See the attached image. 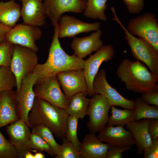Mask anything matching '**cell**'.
Returning <instances> with one entry per match:
<instances>
[{
  "mask_svg": "<svg viewBox=\"0 0 158 158\" xmlns=\"http://www.w3.org/2000/svg\"><path fill=\"white\" fill-rule=\"evenodd\" d=\"M52 42L47 59L43 64L38 63L33 71L37 75L36 82H40L66 71L83 69L85 60L74 55H70L62 48L58 35V24L54 26Z\"/></svg>",
  "mask_w": 158,
  "mask_h": 158,
  "instance_id": "obj_1",
  "label": "cell"
},
{
  "mask_svg": "<svg viewBox=\"0 0 158 158\" xmlns=\"http://www.w3.org/2000/svg\"><path fill=\"white\" fill-rule=\"evenodd\" d=\"M116 74L126 88L135 93L158 92V75L150 71L140 61L124 59L117 69Z\"/></svg>",
  "mask_w": 158,
  "mask_h": 158,
  "instance_id": "obj_2",
  "label": "cell"
},
{
  "mask_svg": "<svg viewBox=\"0 0 158 158\" xmlns=\"http://www.w3.org/2000/svg\"><path fill=\"white\" fill-rule=\"evenodd\" d=\"M69 115L65 109L35 97L28 115L29 127L44 124L56 137L62 139L66 137Z\"/></svg>",
  "mask_w": 158,
  "mask_h": 158,
  "instance_id": "obj_3",
  "label": "cell"
},
{
  "mask_svg": "<svg viewBox=\"0 0 158 158\" xmlns=\"http://www.w3.org/2000/svg\"><path fill=\"white\" fill-rule=\"evenodd\" d=\"M111 10L114 15L111 19L116 22L125 31V37L134 58L142 61L147 66L151 73L158 75V51L142 38H137L131 34L118 19L115 8L112 7Z\"/></svg>",
  "mask_w": 158,
  "mask_h": 158,
  "instance_id": "obj_4",
  "label": "cell"
},
{
  "mask_svg": "<svg viewBox=\"0 0 158 158\" xmlns=\"http://www.w3.org/2000/svg\"><path fill=\"white\" fill-rule=\"evenodd\" d=\"M38 61L36 51L28 47L14 44L10 68L16 78L17 92L20 91L23 78L33 72Z\"/></svg>",
  "mask_w": 158,
  "mask_h": 158,
  "instance_id": "obj_5",
  "label": "cell"
},
{
  "mask_svg": "<svg viewBox=\"0 0 158 158\" xmlns=\"http://www.w3.org/2000/svg\"><path fill=\"white\" fill-rule=\"evenodd\" d=\"M158 20L154 13H144L129 20L127 30L132 35L146 41L158 51Z\"/></svg>",
  "mask_w": 158,
  "mask_h": 158,
  "instance_id": "obj_6",
  "label": "cell"
},
{
  "mask_svg": "<svg viewBox=\"0 0 158 158\" xmlns=\"http://www.w3.org/2000/svg\"><path fill=\"white\" fill-rule=\"evenodd\" d=\"M35 97L65 109L69 100L60 87L56 76L40 82H35L33 87Z\"/></svg>",
  "mask_w": 158,
  "mask_h": 158,
  "instance_id": "obj_7",
  "label": "cell"
},
{
  "mask_svg": "<svg viewBox=\"0 0 158 158\" xmlns=\"http://www.w3.org/2000/svg\"><path fill=\"white\" fill-rule=\"evenodd\" d=\"M92 97L88 107L87 115L89 120L87 126L90 133L95 134L103 129L108 123L111 107L102 95L96 94Z\"/></svg>",
  "mask_w": 158,
  "mask_h": 158,
  "instance_id": "obj_8",
  "label": "cell"
},
{
  "mask_svg": "<svg viewBox=\"0 0 158 158\" xmlns=\"http://www.w3.org/2000/svg\"><path fill=\"white\" fill-rule=\"evenodd\" d=\"M92 87L95 94L103 96L111 107L118 106L124 109L135 110L134 100L126 99L109 84L104 69H101L96 75L93 81Z\"/></svg>",
  "mask_w": 158,
  "mask_h": 158,
  "instance_id": "obj_9",
  "label": "cell"
},
{
  "mask_svg": "<svg viewBox=\"0 0 158 158\" xmlns=\"http://www.w3.org/2000/svg\"><path fill=\"white\" fill-rule=\"evenodd\" d=\"M115 54L113 46L111 44L103 45L93 55L85 60L83 70L87 83L88 94L93 96L95 94L92 87L93 80L98 73L99 68L103 62L110 61Z\"/></svg>",
  "mask_w": 158,
  "mask_h": 158,
  "instance_id": "obj_10",
  "label": "cell"
},
{
  "mask_svg": "<svg viewBox=\"0 0 158 158\" xmlns=\"http://www.w3.org/2000/svg\"><path fill=\"white\" fill-rule=\"evenodd\" d=\"M37 78V75L33 72L26 76L22 80L20 91H16L17 108L19 119L29 127L28 115L35 97L33 88Z\"/></svg>",
  "mask_w": 158,
  "mask_h": 158,
  "instance_id": "obj_11",
  "label": "cell"
},
{
  "mask_svg": "<svg viewBox=\"0 0 158 158\" xmlns=\"http://www.w3.org/2000/svg\"><path fill=\"white\" fill-rule=\"evenodd\" d=\"M56 76L69 100L78 93H83L86 96L87 95V87L83 69L63 71L57 74Z\"/></svg>",
  "mask_w": 158,
  "mask_h": 158,
  "instance_id": "obj_12",
  "label": "cell"
},
{
  "mask_svg": "<svg viewBox=\"0 0 158 158\" xmlns=\"http://www.w3.org/2000/svg\"><path fill=\"white\" fill-rule=\"evenodd\" d=\"M42 32L38 27L19 24L12 28L6 36V41L14 44L30 48L37 52L35 42L40 39Z\"/></svg>",
  "mask_w": 158,
  "mask_h": 158,
  "instance_id": "obj_13",
  "label": "cell"
},
{
  "mask_svg": "<svg viewBox=\"0 0 158 158\" xmlns=\"http://www.w3.org/2000/svg\"><path fill=\"white\" fill-rule=\"evenodd\" d=\"M46 16L54 26L58 24L62 15L66 12L76 13L83 11L85 4L82 0H43Z\"/></svg>",
  "mask_w": 158,
  "mask_h": 158,
  "instance_id": "obj_14",
  "label": "cell"
},
{
  "mask_svg": "<svg viewBox=\"0 0 158 158\" xmlns=\"http://www.w3.org/2000/svg\"><path fill=\"white\" fill-rule=\"evenodd\" d=\"M29 127L23 120L19 119L7 125L6 132L10 142L17 152L19 158H23L26 152L31 150L29 146L31 132Z\"/></svg>",
  "mask_w": 158,
  "mask_h": 158,
  "instance_id": "obj_15",
  "label": "cell"
},
{
  "mask_svg": "<svg viewBox=\"0 0 158 158\" xmlns=\"http://www.w3.org/2000/svg\"><path fill=\"white\" fill-rule=\"evenodd\" d=\"M101 26L99 22L85 23L73 17L62 16L58 23L59 38L72 37L80 33L96 31Z\"/></svg>",
  "mask_w": 158,
  "mask_h": 158,
  "instance_id": "obj_16",
  "label": "cell"
},
{
  "mask_svg": "<svg viewBox=\"0 0 158 158\" xmlns=\"http://www.w3.org/2000/svg\"><path fill=\"white\" fill-rule=\"evenodd\" d=\"M99 133V139L109 145L126 147L135 145L131 133L123 126L107 125Z\"/></svg>",
  "mask_w": 158,
  "mask_h": 158,
  "instance_id": "obj_17",
  "label": "cell"
},
{
  "mask_svg": "<svg viewBox=\"0 0 158 158\" xmlns=\"http://www.w3.org/2000/svg\"><path fill=\"white\" fill-rule=\"evenodd\" d=\"M43 0H22L21 16L23 24L41 27L46 22Z\"/></svg>",
  "mask_w": 158,
  "mask_h": 158,
  "instance_id": "obj_18",
  "label": "cell"
},
{
  "mask_svg": "<svg viewBox=\"0 0 158 158\" xmlns=\"http://www.w3.org/2000/svg\"><path fill=\"white\" fill-rule=\"evenodd\" d=\"M102 35V32L99 29L88 36L81 38L74 37L71 47L74 54L83 59L90 55L92 52L98 50L103 45L100 39Z\"/></svg>",
  "mask_w": 158,
  "mask_h": 158,
  "instance_id": "obj_19",
  "label": "cell"
},
{
  "mask_svg": "<svg viewBox=\"0 0 158 158\" xmlns=\"http://www.w3.org/2000/svg\"><path fill=\"white\" fill-rule=\"evenodd\" d=\"M19 119L16 91L12 90L0 92V129Z\"/></svg>",
  "mask_w": 158,
  "mask_h": 158,
  "instance_id": "obj_20",
  "label": "cell"
},
{
  "mask_svg": "<svg viewBox=\"0 0 158 158\" xmlns=\"http://www.w3.org/2000/svg\"><path fill=\"white\" fill-rule=\"evenodd\" d=\"M109 145L90 133L85 135L79 147L81 158H106Z\"/></svg>",
  "mask_w": 158,
  "mask_h": 158,
  "instance_id": "obj_21",
  "label": "cell"
},
{
  "mask_svg": "<svg viewBox=\"0 0 158 158\" xmlns=\"http://www.w3.org/2000/svg\"><path fill=\"white\" fill-rule=\"evenodd\" d=\"M149 118H143L130 122L126 125V128L133 135L135 142L137 150L139 155H142L144 149L149 146L152 140L148 131Z\"/></svg>",
  "mask_w": 158,
  "mask_h": 158,
  "instance_id": "obj_22",
  "label": "cell"
},
{
  "mask_svg": "<svg viewBox=\"0 0 158 158\" xmlns=\"http://www.w3.org/2000/svg\"><path fill=\"white\" fill-rule=\"evenodd\" d=\"M19 5L14 0L0 1V22L11 28L14 27L21 16Z\"/></svg>",
  "mask_w": 158,
  "mask_h": 158,
  "instance_id": "obj_23",
  "label": "cell"
},
{
  "mask_svg": "<svg viewBox=\"0 0 158 158\" xmlns=\"http://www.w3.org/2000/svg\"><path fill=\"white\" fill-rule=\"evenodd\" d=\"M83 93L80 92L73 95L69 100L67 108L65 109L69 115L83 119L87 115L90 99Z\"/></svg>",
  "mask_w": 158,
  "mask_h": 158,
  "instance_id": "obj_24",
  "label": "cell"
},
{
  "mask_svg": "<svg viewBox=\"0 0 158 158\" xmlns=\"http://www.w3.org/2000/svg\"><path fill=\"white\" fill-rule=\"evenodd\" d=\"M107 0H87L83 11L84 15L88 18L107 21V17L104 11L107 7Z\"/></svg>",
  "mask_w": 158,
  "mask_h": 158,
  "instance_id": "obj_25",
  "label": "cell"
},
{
  "mask_svg": "<svg viewBox=\"0 0 158 158\" xmlns=\"http://www.w3.org/2000/svg\"><path fill=\"white\" fill-rule=\"evenodd\" d=\"M111 115L109 117L107 125L123 126L135 121V110L125 109H120L112 106L111 107Z\"/></svg>",
  "mask_w": 158,
  "mask_h": 158,
  "instance_id": "obj_26",
  "label": "cell"
},
{
  "mask_svg": "<svg viewBox=\"0 0 158 158\" xmlns=\"http://www.w3.org/2000/svg\"><path fill=\"white\" fill-rule=\"evenodd\" d=\"M134 102L135 121L143 118L158 119V106L148 104L139 97H137L134 100Z\"/></svg>",
  "mask_w": 158,
  "mask_h": 158,
  "instance_id": "obj_27",
  "label": "cell"
},
{
  "mask_svg": "<svg viewBox=\"0 0 158 158\" xmlns=\"http://www.w3.org/2000/svg\"><path fill=\"white\" fill-rule=\"evenodd\" d=\"M31 128V132L38 135L47 142L52 148L56 156L60 151L61 145L56 141L49 128L44 124L36 125Z\"/></svg>",
  "mask_w": 158,
  "mask_h": 158,
  "instance_id": "obj_28",
  "label": "cell"
},
{
  "mask_svg": "<svg viewBox=\"0 0 158 158\" xmlns=\"http://www.w3.org/2000/svg\"><path fill=\"white\" fill-rule=\"evenodd\" d=\"M15 77L10 67H0V92L16 87Z\"/></svg>",
  "mask_w": 158,
  "mask_h": 158,
  "instance_id": "obj_29",
  "label": "cell"
},
{
  "mask_svg": "<svg viewBox=\"0 0 158 158\" xmlns=\"http://www.w3.org/2000/svg\"><path fill=\"white\" fill-rule=\"evenodd\" d=\"M29 146L32 152L44 151L49 155L55 157L56 155L52 148L38 135L31 133L29 140Z\"/></svg>",
  "mask_w": 158,
  "mask_h": 158,
  "instance_id": "obj_30",
  "label": "cell"
},
{
  "mask_svg": "<svg viewBox=\"0 0 158 158\" xmlns=\"http://www.w3.org/2000/svg\"><path fill=\"white\" fill-rule=\"evenodd\" d=\"M79 118L77 117L69 115L67 120V127L66 138L74 145L76 150L79 152L80 142L77 135V127Z\"/></svg>",
  "mask_w": 158,
  "mask_h": 158,
  "instance_id": "obj_31",
  "label": "cell"
},
{
  "mask_svg": "<svg viewBox=\"0 0 158 158\" xmlns=\"http://www.w3.org/2000/svg\"><path fill=\"white\" fill-rule=\"evenodd\" d=\"M56 158H81L80 153L73 144L66 138L62 139V144Z\"/></svg>",
  "mask_w": 158,
  "mask_h": 158,
  "instance_id": "obj_32",
  "label": "cell"
},
{
  "mask_svg": "<svg viewBox=\"0 0 158 158\" xmlns=\"http://www.w3.org/2000/svg\"><path fill=\"white\" fill-rule=\"evenodd\" d=\"M14 44L7 41L0 44V67H10Z\"/></svg>",
  "mask_w": 158,
  "mask_h": 158,
  "instance_id": "obj_33",
  "label": "cell"
},
{
  "mask_svg": "<svg viewBox=\"0 0 158 158\" xmlns=\"http://www.w3.org/2000/svg\"><path fill=\"white\" fill-rule=\"evenodd\" d=\"M0 158H19L16 150L0 131Z\"/></svg>",
  "mask_w": 158,
  "mask_h": 158,
  "instance_id": "obj_34",
  "label": "cell"
},
{
  "mask_svg": "<svg viewBox=\"0 0 158 158\" xmlns=\"http://www.w3.org/2000/svg\"><path fill=\"white\" fill-rule=\"evenodd\" d=\"M130 13L137 14L140 13L145 6L144 0H122Z\"/></svg>",
  "mask_w": 158,
  "mask_h": 158,
  "instance_id": "obj_35",
  "label": "cell"
},
{
  "mask_svg": "<svg viewBox=\"0 0 158 158\" xmlns=\"http://www.w3.org/2000/svg\"><path fill=\"white\" fill-rule=\"evenodd\" d=\"M131 146L126 147L109 145L106 158H122L123 153L130 150Z\"/></svg>",
  "mask_w": 158,
  "mask_h": 158,
  "instance_id": "obj_36",
  "label": "cell"
},
{
  "mask_svg": "<svg viewBox=\"0 0 158 158\" xmlns=\"http://www.w3.org/2000/svg\"><path fill=\"white\" fill-rule=\"evenodd\" d=\"M144 158H158V138L153 139L152 143L143 151Z\"/></svg>",
  "mask_w": 158,
  "mask_h": 158,
  "instance_id": "obj_37",
  "label": "cell"
},
{
  "mask_svg": "<svg viewBox=\"0 0 158 158\" xmlns=\"http://www.w3.org/2000/svg\"><path fill=\"white\" fill-rule=\"evenodd\" d=\"M140 97L148 104L158 106V92L143 93Z\"/></svg>",
  "mask_w": 158,
  "mask_h": 158,
  "instance_id": "obj_38",
  "label": "cell"
},
{
  "mask_svg": "<svg viewBox=\"0 0 158 158\" xmlns=\"http://www.w3.org/2000/svg\"><path fill=\"white\" fill-rule=\"evenodd\" d=\"M148 130L152 140L158 138V119H150Z\"/></svg>",
  "mask_w": 158,
  "mask_h": 158,
  "instance_id": "obj_39",
  "label": "cell"
},
{
  "mask_svg": "<svg viewBox=\"0 0 158 158\" xmlns=\"http://www.w3.org/2000/svg\"><path fill=\"white\" fill-rule=\"evenodd\" d=\"M11 28L0 22V44L6 41V35Z\"/></svg>",
  "mask_w": 158,
  "mask_h": 158,
  "instance_id": "obj_40",
  "label": "cell"
},
{
  "mask_svg": "<svg viewBox=\"0 0 158 158\" xmlns=\"http://www.w3.org/2000/svg\"><path fill=\"white\" fill-rule=\"evenodd\" d=\"M34 154V158H44L45 157L44 154L41 151L37 152Z\"/></svg>",
  "mask_w": 158,
  "mask_h": 158,
  "instance_id": "obj_41",
  "label": "cell"
},
{
  "mask_svg": "<svg viewBox=\"0 0 158 158\" xmlns=\"http://www.w3.org/2000/svg\"><path fill=\"white\" fill-rule=\"evenodd\" d=\"M25 158H34V154L32 153L31 151H28L24 155Z\"/></svg>",
  "mask_w": 158,
  "mask_h": 158,
  "instance_id": "obj_42",
  "label": "cell"
},
{
  "mask_svg": "<svg viewBox=\"0 0 158 158\" xmlns=\"http://www.w3.org/2000/svg\"><path fill=\"white\" fill-rule=\"evenodd\" d=\"M84 2L85 4L87 0H82Z\"/></svg>",
  "mask_w": 158,
  "mask_h": 158,
  "instance_id": "obj_43",
  "label": "cell"
},
{
  "mask_svg": "<svg viewBox=\"0 0 158 158\" xmlns=\"http://www.w3.org/2000/svg\"><path fill=\"white\" fill-rule=\"evenodd\" d=\"M21 0V1L22 0Z\"/></svg>",
  "mask_w": 158,
  "mask_h": 158,
  "instance_id": "obj_44",
  "label": "cell"
}]
</instances>
